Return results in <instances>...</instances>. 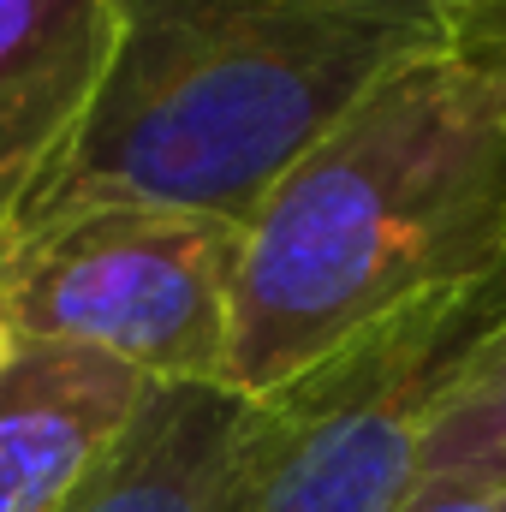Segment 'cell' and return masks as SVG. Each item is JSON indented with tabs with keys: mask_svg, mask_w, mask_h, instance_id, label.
Listing matches in <instances>:
<instances>
[{
	"mask_svg": "<svg viewBox=\"0 0 506 512\" xmlns=\"http://www.w3.org/2000/svg\"><path fill=\"white\" fill-rule=\"evenodd\" d=\"M114 54V0H0V251L78 149Z\"/></svg>",
	"mask_w": 506,
	"mask_h": 512,
	"instance_id": "cell-5",
	"label": "cell"
},
{
	"mask_svg": "<svg viewBox=\"0 0 506 512\" xmlns=\"http://www.w3.org/2000/svg\"><path fill=\"white\" fill-rule=\"evenodd\" d=\"M6 346H12V322H6V304H0V358H6Z\"/></svg>",
	"mask_w": 506,
	"mask_h": 512,
	"instance_id": "cell-11",
	"label": "cell"
},
{
	"mask_svg": "<svg viewBox=\"0 0 506 512\" xmlns=\"http://www.w3.org/2000/svg\"><path fill=\"white\" fill-rule=\"evenodd\" d=\"M239 423V387L155 382L114 453L54 512H215Z\"/></svg>",
	"mask_w": 506,
	"mask_h": 512,
	"instance_id": "cell-7",
	"label": "cell"
},
{
	"mask_svg": "<svg viewBox=\"0 0 506 512\" xmlns=\"http://www.w3.org/2000/svg\"><path fill=\"white\" fill-rule=\"evenodd\" d=\"M399 512H506V477H453L417 483Z\"/></svg>",
	"mask_w": 506,
	"mask_h": 512,
	"instance_id": "cell-10",
	"label": "cell"
},
{
	"mask_svg": "<svg viewBox=\"0 0 506 512\" xmlns=\"http://www.w3.org/2000/svg\"><path fill=\"white\" fill-rule=\"evenodd\" d=\"M108 90L48 197H149L251 221L387 72L447 48V0H114Z\"/></svg>",
	"mask_w": 506,
	"mask_h": 512,
	"instance_id": "cell-2",
	"label": "cell"
},
{
	"mask_svg": "<svg viewBox=\"0 0 506 512\" xmlns=\"http://www.w3.org/2000/svg\"><path fill=\"white\" fill-rule=\"evenodd\" d=\"M453 477H506V316L459 364L423 435L417 483H453Z\"/></svg>",
	"mask_w": 506,
	"mask_h": 512,
	"instance_id": "cell-8",
	"label": "cell"
},
{
	"mask_svg": "<svg viewBox=\"0 0 506 512\" xmlns=\"http://www.w3.org/2000/svg\"><path fill=\"white\" fill-rule=\"evenodd\" d=\"M245 227L185 203L78 197L24 221L0 251L18 340H72L149 382L233 387V280Z\"/></svg>",
	"mask_w": 506,
	"mask_h": 512,
	"instance_id": "cell-4",
	"label": "cell"
},
{
	"mask_svg": "<svg viewBox=\"0 0 506 512\" xmlns=\"http://www.w3.org/2000/svg\"><path fill=\"white\" fill-rule=\"evenodd\" d=\"M447 48L506 84V0H447Z\"/></svg>",
	"mask_w": 506,
	"mask_h": 512,
	"instance_id": "cell-9",
	"label": "cell"
},
{
	"mask_svg": "<svg viewBox=\"0 0 506 512\" xmlns=\"http://www.w3.org/2000/svg\"><path fill=\"white\" fill-rule=\"evenodd\" d=\"M155 382L72 340H18L0 358V512H54L126 435Z\"/></svg>",
	"mask_w": 506,
	"mask_h": 512,
	"instance_id": "cell-6",
	"label": "cell"
},
{
	"mask_svg": "<svg viewBox=\"0 0 506 512\" xmlns=\"http://www.w3.org/2000/svg\"><path fill=\"white\" fill-rule=\"evenodd\" d=\"M501 316L506 262L381 316L292 382L245 399L215 512H399L447 387Z\"/></svg>",
	"mask_w": 506,
	"mask_h": 512,
	"instance_id": "cell-3",
	"label": "cell"
},
{
	"mask_svg": "<svg viewBox=\"0 0 506 512\" xmlns=\"http://www.w3.org/2000/svg\"><path fill=\"white\" fill-rule=\"evenodd\" d=\"M506 262V84L429 48L346 108L251 209L233 280L245 399L381 316Z\"/></svg>",
	"mask_w": 506,
	"mask_h": 512,
	"instance_id": "cell-1",
	"label": "cell"
}]
</instances>
